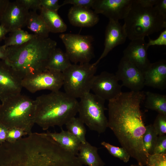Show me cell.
Here are the masks:
<instances>
[{
    "mask_svg": "<svg viewBox=\"0 0 166 166\" xmlns=\"http://www.w3.org/2000/svg\"><path fill=\"white\" fill-rule=\"evenodd\" d=\"M148 48L153 45H166V29L162 31L157 38L152 40L149 38L148 42L147 43Z\"/></svg>",
    "mask_w": 166,
    "mask_h": 166,
    "instance_id": "35",
    "label": "cell"
},
{
    "mask_svg": "<svg viewBox=\"0 0 166 166\" xmlns=\"http://www.w3.org/2000/svg\"><path fill=\"white\" fill-rule=\"evenodd\" d=\"M77 156L82 165L104 166L105 165L98 154L97 148L87 141L81 144Z\"/></svg>",
    "mask_w": 166,
    "mask_h": 166,
    "instance_id": "20",
    "label": "cell"
},
{
    "mask_svg": "<svg viewBox=\"0 0 166 166\" xmlns=\"http://www.w3.org/2000/svg\"><path fill=\"white\" fill-rule=\"evenodd\" d=\"M145 94V107L166 115V96L148 91Z\"/></svg>",
    "mask_w": 166,
    "mask_h": 166,
    "instance_id": "24",
    "label": "cell"
},
{
    "mask_svg": "<svg viewBox=\"0 0 166 166\" xmlns=\"http://www.w3.org/2000/svg\"><path fill=\"white\" fill-rule=\"evenodd\" d=\"M58 0H40V5L47 10L57 12L62 6L58 3Z\"/></svg>",
    "mask_w": 166,
    "mask_h": 166,
    "instance_id": "34",
    "label": "cell"
},
{
    "mask_svg": "<svg viewBox=\"0 0 166 166\" xmlns=\"http://www.w3.org/2000/svg\"><path fill=\"white\" fill-rule=\"evenodd\" d=\"M0 104V123L8 129H22L31 133L35 124L34 100L21 93L1 101Z\"/></svg>",
    "mask_w": 166,
    "mask_h": 166,
    "instance_id": "5",
    "label": "cell"
},
{
    "mask_svg": "<svg viewBox=\"0 0 166 166\" xmlns=\"http://www.w3.org/2000/svg\"><path fill=\"white\" fill-rule=\"evenodd\" d=\"M57 45L50 38L36 36L22 45L7 47L5 61L22 79L47 69L49 57Z\"/></svg>",
    "mask_w": 166,
    "mask_h": 166,
    "instance_id": "2",
    "label": "cell"
},
{
    "mask_svg": "<svg viewBox=\"0 0 166 166\" xmlns=\"http://www.w3.org/2000/svg\"><path fill=\"white\" fill-rule=\"evenodd\" d=\"M145 96L142 91L122 92L108 105V127L140 166L146 165L149 155L143 142L146 126L140 105Z\"/></svg>",
    "mask_w": 166,
    "mask_h": 166,
    "instance_id": "1",
    "label": "cell"
},
{
    "mask_svg": "<svg viewBox=\"0 0 166 166\" xmlns=\"http://www.w3.org/2000/svg\"><path fill=\"white\" fill-rule=\"evenodd\" d=\"M145 86L161 90L166 87V62L164 60L151 63L143 73Z\"/></svg>",
    "mask_w": 166,
    "mask_h": 166,
    "instance_id": "17",
    "label": "cell"
},
{
    "mask_svg": "<svg viewBox=\"0 0 166 166\" xmlns=\"http://www.w3.org/2000/svg\"><path fill=\"white\" fill-rule=\"evenodd\" d=\"M40 10V15L50 32L62 33L66 30L67 25L58 14L57 12L48 10L42 7Z\"/></svg>",
    "mask_w": 166,
    "mask_h": 166,
    "instance_id": "21",
    "label": "cell"
},
{
    "mask_svg": "<svg viewBox=\"0 0 166 166\" xmlns=\"http://www.w3.org/2000/svg\"><path fill=\"white\" fill-rule=\"evenodd\" d=\"M63 84L62 73L48 69L23 78L22 81V87L32 93L42 90L58 91Z\"/></svg>",
    "mask_w": 166,
    "mask_h": 166,
    "instance_id": "9",
    "label": "cell"
},
{
    "mask_svg": "<svg viewBox=\"0 0 166 166\" xmlns=\"http://www.w3.org/2000/svg\"><path fill=\"white\" fill-rule=\"evenodd\" d=\"M147 166H166V154L149 155Z\"/></svg>",
    "mask_w": 166,
    "mask_h": 166,
    "instance_id": "31",
    "label": "cell"
},
{
    "mask_svg": "<svg viewBox=\"0 0 166 166\" xmlns=\"http://www.w3.org/2000/svg\"><path fill=\"white\" fill-rule=\"evenodd\" d=\"M94 1L95 0H65L63 1L61 6H62L70 4L73 5V6L90 9Z\"/></svg>",
    "mask_w": 166,
    "mask_h": 166,
    "instance_id": "33",
    "label": "cell"
},
{
    "mask_svg": "<svg viewBox=\"0 0 166 166\" xmlns=\"http://www.w3.org/2000/svg\"><path fill=\"white\" fill-rule=\"evenodd\" d=\"M34 34L19 29L10 32L9 36L5 39L4 45L7 48L13 46L22 45L36 36Z\"/></svg>",
    "mask_w": 166,
    "mask_h": 166,
    "instance_id": "25",
    "label": "cell"
},
{
    "mask_svg": "<svg viewBox=\"0 0 166 166\" xmlns=\"http://www.w3.org/2000/svg\"><path fill=\"white\" fill-rule=\"evenodd\" d=\"M130 166H140L139 165L132 164Z\"/></svg>",
    "mask_w": 166,
    "mask_h": 166,
    "instance_id": "43",
    "label": "cell"
},
{
    "mask_svg": "<svg viewBox=\"0 0 166 166\" xmlns=\"http://www.w3.org/2000/svg\"><path fill=\"white\" fill-rule=\"evenodd\" d=\"M27 135V132L20 128H13L8 129L6 141L14 143Z\"/></svg>",
    "mask_w": 166,
    "mask_h": 166,
    "instance_id": "30",
    "label": "cell"
},
{
    "mask_svg": "<svg viewBox=\"0 0 166 166\" xmlns=\"http://www.w3.org/2000/svg\"><path fill=\"white\" fill-rule=\"evenodd\" d=\"M124 20L127 37L131 41L144 39L166 28V19L154 6H143L136 0Z\"/></svg>",
    "mask_w": 166,
    "mask_h": 166,
    "instance_id": "4",
    "label": "cell"
},
{
    "mask_svg": "<svg viewBox=\"0 0 166 166\" xmlns=\"http://www.w3.org/2000/svg\"><path fill=\"white\" fill-rule=\"evenodd\" d=\"M152 154H166V134L158 136Z\"/></svg>",
    "mask_w": 166,
    "mask_h": 166,
    "instance_id": "32",
    "label": "cell"
},
{
    "mask_svg": "<svg viewBox=\"0 0 166 166\" xmlns=\"http://www.w3.org/2000/svg\"><path fill=\"white\" fill-rule=\"evenodd\" d=\"M115 75L103 71L95 75L91 85V90L93 94L105 100L111 101L122 92V85L119 83Z\"/></svg>",
    "mask_w": 166,
    "mask_h": 166,
    "instance_id": "10",
    "label": "cell"
},
{
    "mask_svg": "<svg viewBox=\"0 0 166 166\" xmlns=\"http://www.w3.org/2000/svg\"><path fill=\"white\" fill-rule=\"evenodd\" d=\"M8 32L4 27L0 25V42L5 39L6 35Z\"/></svg>",
    "mask_w": 166,
    "mask_h": 166,
    "instance_id": "42",
    "label": "cell"
},
{
    "mask_svg": "<svg viewBox=\"0 0 166 166\" xmlns=\"http://www.w3.org/2000/svg\"><path fill=\"white\" fill-rule=\"evenodd\" d=\"M18 0L28 10L32 9L33 11H36L37 10H40L41 7L40 0Z\"/></svg>",
    "mask_w": 166,
    "mask_h": 166,
    "instance_id": "36",
    "label": "cell"
},
{
    "mask_svg": "<svg viewBox=\"0 0 166 166\" xmlns=\"http://www.w3.org/2000/svg\"><path fill=\"white\" fill-rule=\"evenodd\" d=\"M6 48L3 45L0 46V59L6 61L7 57Z\"/></svg>",
    "mask_w": 166,
    "mask_h": 166,
    "instance_id": "41",
    "label": "cell"
},
{
    "mask_svg": "<svg viewBox=\"0 0 166 166\" xmlns=\"http://www.w3.org/2000/svg\"><path fill=\"white\" fill-rule=\"evenodd\" d=\"M84 124L78 117L72 118L65 124L67 131L75 136L81 144L87 141L85 138L86 129Z\"/></svg>",
    "mask_w": 166,
    "mask_h": 166,
    "instance_id": "26",
    "label": "cell"
},
{
    "mask_svg": "<svg viewBox=\"0 0 166 166\" xmlns=\"http://www.w3.org/2000/svg\"><path fill=\"white\" fill-rule=\"evenodd\" d=\"M68 17L72 25L81 27H93L99 20L98 14L90 9L73 6L69 9Z\"/></svg>",
    "mask_w": 166,
    "mask_h": 166,
    "instance_id": "18",
    "label": "cell"
},
{
    "mask_svg": "<svg viewBox=\"0 0 166 166\" xmlns=\"http://www.w3.org/2000/svg\"><path fill=\"white\" fill-rule=\"evenodd\" d=\"M10 2L8 0H0V21Z\"/></svg>",
    "mask_w": 166,
    "mask_h": 166,
    "instance_id": "40",
    "label": "cell"
},
{
    "mask_svg": "<svg viewBox=\"0 0 166 166\" xmlns=\"http://www.w3.org/2000/svg\"><path fill=\"white\" fill-rule=\"evenodd\" d=\"M22 79L5 61H0V101L21 93Z\"/></svg>",
    "mask_w": 166,
    "mask_h": 166,
    "instance_id": "13",
    "label": "cell"
},
{
    "mask_svg": "<svg viewBox=\"0 0 166 166\" xmlns=\"http://www.w3.org/2000/svg\"><path fill=\"white\" fill-rule=\"evenodd\" d=\"M134 0H95L92 7L97 14L118 21L124 19L129 12Z\"/></svg>",
    "mask_w": 166,
    "mask_h": 166,
    "instance_id": "12",
    "label": "cell"
},
{
    "mask_svg": "<svg viewBox=\"0 0 166 166\" xmlns=\"http://www.w3.org/2000/svg\"><path fill=\"white\" fill-rule=\"evenodd\" d=\"M146 130L143 137L144 146L147 153L152 155L156 144L158 135L154 129L152 124L146 126Z\"/></svg>",
    "mask_w": 166,
    "mask_h": 166,
    "instance_id": "27",
    "label": "cell"
},
{
    "mask_svg": "<svg viewBox=\"0 0 166 166\" xmlns=\"http://www.w3.org/2000/svg\"><path fill=\"white\" fill-rule=\"evenodd\" d=\"M8 129L0 123V144L6 141Z\"/></svg>",
    "mask_w": 166,
    "mask_h": 166,
    "instance_id": "38",
    "label": "cell"
},
{
    "mask_svg": "<svg viewBox=\"0 0 166 166\" xmlns=\"http://www.w3.org/2000/svg\"><path fill=\"white\" fill-rule=\"evenodd\" d=\"M29 12L18 0L10 2L0 21V25L8 32L22 29L26 23Z\"/></svg>",
    "mask_w": 166,
    "mask_h": 166,
    "instance_id": "14",
    "label": "cell"
},
{
    "mask_svg": "<svg viewBox=\"0 0 166 166\" xmlns=\"http://www.w3.org/2000/svg\"><path fill=\"white\" fill-rule=\"evenodd\" d=\"M46 133L62 148L77 156L81 143L68 131H65L61 128L60 132L47 131Z\"/></svg>",
    "mask_w": 166,
    "mask_h": 166,
    "instance_id": "19",
    "label": "cell"
},
{
    "mask_svg": "<svg viewBox=\"0 0 166 166\" xmlns=\"http://www.w3.org/2000/svg\"><path fill=\"white\" fill-rule=\"evenodd\" d=\"M152 126L158 136L166 133V115L158 114Z\"/></svg>",
    "mask_w": 166,
    "mask_h": 166,
    "instance_id": "29",
    "label": "cell"
},
{
    "mask_svg": "<svg viewBox=\"0 0 166 166\" xmlns=\"http://www.w3.org/2000/svg\"><path fill=\"white\" fill-rule=\"evenodd\" d=\"M136 1L143 6L151 7L154 6L157 0H136Z\"/></svg>",
    "mask_w": 166,
    "mask_h": 166,
    "instance_id": "39",
    "label": "cell"
},
{
    "mask_svg": "<svg viewBox=\"0 0 166 166\" xmlns=\"http://www.w3.org/2000/svg\"><path fill=\"white\" fill-rule=\"evenodd\" d=\"M26 26L36 36L44 38H48L49 30L42 17L36 11H29Z\"/></svg>",
    "mask_w": 166,
    "mask_h": 166,
    "instance_id": "23",
    "label": "cell"
},
{
    "mask_svg": "<svg viewBox=\"0 0 166 166\" xmlns=\"http://www.w3.org/2000/svg\"><path fill=\"white\" fill-rule=\"evenodd\" d=\"M71 64L66 53L60 48H56L49 55L46 68L47 69L62 73Z\"/></svg>",
    "mask_w": 166,
    "mask_h": 166,
    "instance_id": "22",
    "label": "cell"
},
{
    "mask_svg": "<svg viewBox=\"0 0 166 166\" xmlns=\"http://www.w3.org/2000/svg\"><path fill=\"white\" fill-rule=\"evenodd\" d=\"M101 144L112 156L119 159L124 163L129 161L130 156L124 148L115 146L105 141L101 142Z\"/></svg>",
    "mask_w": 166,
    "mask_h": 166,
    "instance_id": "28",
    "label": "cell"
},
{
    "mask_svg": "<svg viewBox=\"0 0 166 166\" xmlns=\"http://www.w3.org/2000/svg\"><path fill=\"white\" fill-rule=\"evenodd\" d=\"M127 37L124 25L118 21L109 20L105 33L104 49L99 59L93 63L96 66L116 46L124 44Z\"/></svg>",
    "mask_w": 166,
    "mask_h": 166,
    "instance_id": "16",
    "label": "cell"
},
{
    "mask_svg": "<svg viewBox=\"0 0 166 166\" xmlns=\"http://www.w3.org/2000/svg\"><path fill=\"white\" fill-rule=\"evenodd\" d=\"M148 48L144 39L131 41L123 52V57L144 73L151 64L148 57Z\"/></svg>",
    "mask_w": 166,
    "mask_h": 166,
    "instance_id": "15",
    "label": "cell"
},
{
    "mask_svg": "<svg viewBox=\"0 0 166 166\" xmlns=\"http://www.w3.org/2000/svg\"><path fill=\"white\" fill-rule=\"evenodd\" d=\"M105 101L90 92L80 98L78 103V117L90 130L99 134L104 132L108 128Z\"/></svg>",
    "mask_w": 166,
    "mask_h": 166,
    "instance_id": "7",
    "label": "cell"
},
{
    "mask_svg": "<svg viewBox=\"0 0 166 166\" xmlns=\"http://www.w3.org/2000/svg\"><path fill=\"white\" fill-rule=\"evenodd\" d=\"M97 69L93 64H72L62 73L65 92L76 99L90 92Z\"/></svg>",
    "mask_w": 166,
    "mask_h": 166,
    "instance_id": "6",
    "label": "cell"
},
{
    "mask_svg": "<svg viewBox=\"0 0 166 166\" xmlns=\"http://www.w3.org/2000/svg\"><path fill=\"white\" fill-rule=\"evenodd\" d=\"M118 81L132 91H141L144 85L143 73L124 57L121 59L115 74Z\"/></svg>",
    "mask_w": 166,
    "mask_h": 166,
    "instance_id": "11",
    "label": "cell"
},
{
    "mask_svg": "<svg viewBox=\"0 0 166 166\" xmlns=\"http://www.w3.org/2000/svg\"><path fill=\"white\" fill-rule=\"evenodd\" d=\"M59 37L65 45V53L71 62L74 64L89 63L94 56L92 36L62 33Z\"/></svg>",
    "mask_w": 166,
    "mask_h": 166,
    "instance_id": "8",
    "label": "cell"
},
{
    "mask_svg": "<svg viewBox=\"0 0 166 166\" xmlns=\"http://www.w3.org/2000/svg\"><path fill=\"white\" fill-rule=\"evenodd\" d=\"M34 101L35 124L44 130L55 126L61 128L77 113L79 101L65 92H51Z\"/></svg>",
    "mask_w": 166,
    "mask_h": 166,
    "instance_id": "3",
    "label": "cell"
},
{
    "mask_svg": "<svg viewBox=\"0 0 166 166\" xmlns=\"http://www.w3.org/2000/svg\"><path fill=\"white\" fill-rule=\"evenodd\" d=\"M154 6L160 15L166 19V0H157Z\"/></svg>",
    "mask_w": 166,
    "mask_h": 166,
    "instance_id": "37",
    "label": "cell"
}]
</instances>
